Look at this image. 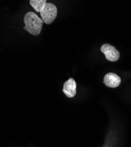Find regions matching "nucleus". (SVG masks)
Here are the masks:
<instances>
[{
    "mask_svg": "<svg viewBox=\"0 0 131 147\" xmlns=\"http://www.w3.org/2000/svg\"><path fill=\"white\" fill-rule=\"evenodd\" d=\"M24 22L25 26L24 29L33 35L37 36L40 35L43 25V21L36 14L33 12H28L24 17Z\"/></svg>",
    "mask_w": 131,
    "mask_h": 147,
    "instance_id": "f257e3e1",
    "label": "nucleus"
},
{
    "mask_svg": "<svg viewBox=\"0 0 131 147\" xmlns=\"http://www.w3.org/2000/svg\"><path fill=\"white\" fill-rule=\"evenodd\" d=\"M40 13L43 22L46 24H50L57 16V8L53 3L47 2Z\"/></svg>",
    "mask_w": 131,
    "mask_h": 147,
    "instance_id": "f03ea898",
    "label": "nucleus"
},
{
    "mask_svg": "<svg viewBox=\"0 0 131 147\" xmlns=\"http://www.w3.org/2000/svg\"><path fill=\"white\" fill-rule=\"evenodd\" d=\"M102 53L104 54L106 58L108 61L115 62L120 57V53L114 46L109 44H105L100 48Z\"/></svg>",
    "mask_w": 131,
    "mask_h": 147,
    "instance_id": "7ed1b4c3",
    "label": "nucleus"
},
{
    "mask_svg": "<svg viewBox=\"0 0 131 147\" xmlns=\"http://www.w3.org/2000/svg\"><path fill=\"white\" fill-rule=\"evenodd\" d=\"M103 82L106 86L110 88H116L120 85L121 78L113 72L108 73L104 77Z\"/></svg>",
    "mask_w": 131,
    "mask_h": 147,
    "instance_id": "20e7f679",
    "label": "nucleus"
},
{
    "mask_svg": "<svg viewBox=\"0 0 131 147\" xmlns=\"http://www.w3.org/2000/svg\"><path fill=\"white\" fill-rule=\"evenodd\" d=\"M76 82L73 78H69L63 85V92L69 98H73L76 94Z\"/></svg>",
    "mask_w": 131,
    "mask_h": 147,
    "instance_id": "39448f33",
    "label": "nucleus"
},
{
    "mask_svg": "<svg viewBox=\"0 0 131 147\" xmlns=\"http://www.w3.org/2000/svg\"><path fill=\"white\" fill-rule=\"evenodd\" d=\"M46 3V0H30V1L31 6L37 13H40V11L44 8Z\"/></svg>",
    "mask_w": 131,
    "mask_h": 147,
    "instance_id": "423d86ee",
    "label": "nucleus"
}]
</instances>
